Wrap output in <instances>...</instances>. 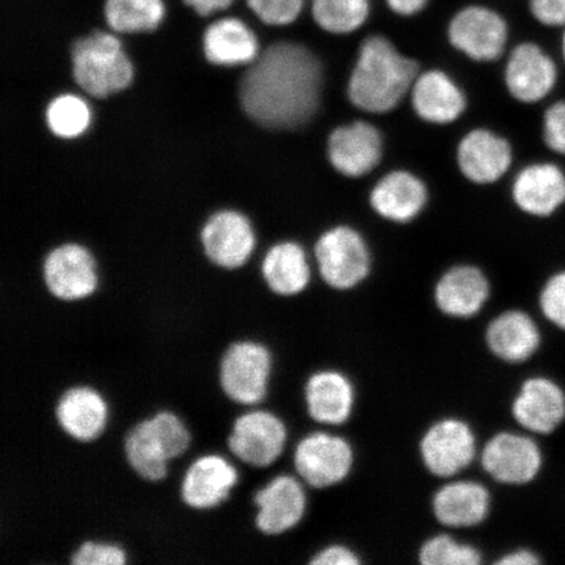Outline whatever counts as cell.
Returning a JSON list of instances; mask_svg holds the SVG:
<instances>
[{
  "label": "cell",
  "instance_id": "37",
  "mask_svg": "<svg viewBox=\"0 0 565 565\" xmlns=\"http://www.w3.org/2000/svg\"><path fill=\"white\" fill-rule=\"evenodd\" d=\"M256 15L270 25H287L299 18L303 0H247Z\"/></svg>",
  "mask_w": 565,
  "mask_h": 565
},
{
  "label": "cell",
  "instance_id": "35",
  "mask_svg": "<svg viewBox=\"0 0 565 565\" xmlns=\"http://www.w3.org/2000/svg\"><path fill=\"white\" fill-rule=\"evenodd\" d=\"M70 565H127V554L117 543L86 540L71 554Z\"/></svg>",
  "mask_w": 565,
  "mask_h": 565
},
{
  "label": "cell",
  "instance_id": "43",
  "mask_svg": "<svg viewBox=\"0 0 565 565\" xmlns=\"http://www.w3.org/2000/svg\"><path fill=\"white\" fill-rule=\"evenodd\" d=\"M189 6L200 13V15L209 17L211 13L227 9L233 0H185Z\"/></svg>",
  "mask_w": 565,
  "mask_h": 565
},
{
  "label": "cell",
  "instance_id": "42",
  "mask_svg": "<svg viewBox=\"0 0 565 565\" xmlns=\"http://www.w3.org/2000/svg\"><path fill=\"white\" fill-rule=\"evenodd\" d=\"M387 6L401 17H413L424 10L428 0H386Z\"/></svg>",
  "mask_w": 565,
  "mask_h": 565
},
{
  "label": "cell",
  "instance_id": "13",
  "mask_svg": "<svg viewBox=\"0 0 565 565\" xmlns=\"http://www.w3.org/2000/svg\"><path fill=\"white\" fill-rule=\"evenodd\" d=\"M238 479V468L227 457L221 454L198 456L188 465L181 478L182 503L192 510H214L230 498Z\"/></svg>",
  "mask_w": 565,
  "mask_h": 565
},
{
  "label": "cell",
  "instance_id": "17",
  "mask_svg": "<svg viewBox=\"0 0 565 565\" xmlns=\"http://www.w3.org/2000/svg\"><path fill=\"white\" fill-rule=\"evenodd\" d=\"M557 68L539 45L525 42L515 46L505 67V86L515 100L534 104L547 97L556 86Z\"/></svg>",
  "mask_w": 565,
  "mask_h": 565
},
{
  "label": "cell",
  "instance_id": "6",
  "mask_svg": "<svg viewBox=\"0 0 565 565\" xmlns=\"http://www.w3.org/2000/svg\"><path fill=\"white\" fill-rule=\"evenodd\" d=\"M353 450L343 437L328 433H312L295 444L292 466L303 484L323 490L337 486L350 476Z\"/></svg>",
  "mask_w": 565,
  "mask_h": 565
},
{
  "label": "cell",
  "instance_id": "1",
  "mask_svg": "<svg viewBox=\"0 0 565 565\" xmlns=\"http://www.w3.org/2000/svg\"><path fill=\"white\" fill-rule=\"evenodd\" d=\"M323 74L308 47L278 42L246 71L239 89L244 110L254 122L274 130H294L312 121L320 108Z\"/></svg>",
  "mask_w": 565,
  "mask_h": 565
},
{
  "label": "cell",
  "instance_id": "7",
  "mask_svg": "<svg viewBox=\"0 0 565 565\" xmlns=\"http://www.w3.org/2000/svg\"><path fill=\"white\" fill-rule=\"evenodd\" d=\"M316 259L323 281L338 291L355 288L371 270L363 237L345 225L323 233L316 245Z\"/></svg>",
  "mask_w": 565,
  "mask_h": 565
},
{
  "label": "cell",
  "instance_id": "10",
  "mask_svg": "<svg viewBox=\"0 0 565 565\" xmlns=\"http://www.w3.org/2000/svg\"><path fill=\"white\" fill-rule=\"evenodd\" d=\"M480 458L487 475L508 486L533 482L543 465L540 445L532 437L514 433L494 435Z\"/></svg>",
  "mask_w": 565,
  "mask_h": 565
},
{
  "label": "cell",
  "instance_id": "36",
  "mask_svg": "<svg viewBox=\"0 0 565 565\" xmlns=\"http://www.w3.org/2000/svg\"><path fill=\"white\" fill-rule=\"evenodd\" d=\"M543 316L565 331V270L553 275L543 286L540 295Z\"/></svg>",
  "mask_w": 565,
  "mask_h": 565
},
{
  "label": "cell",
  "instance_id": "5",
  "mask_svg": "<svg viewBox=\"0 0 565 565\" xmlns=\"http://www.w3.org/2000/svg\"><path fill=\"white\" fill-rule=\"evenodd\" d=\"M74 77L95 97H106L129 87L134 68L121 42L110 33L96 32L77 40L73 49Z\"/></svg>",
  "mask_w": 565,
  "mask_h": 565
},
{
  "label": "cell",
  "instance_id": "28",
  "mask_svg": "<svg viewBox=\"0 0 565 565\" xmlns=\"http://www.w3.org/2000/svg\"><path fill=\"white\" fill-rule=\"evenodd\" d=\"M203 46L204 54L214 65H243L258 56L256 35L237 19H223L210 25L204 33Z\"/></svg>",
  "mask_w": 565,
  "mask_h": 565
},
{
  "label": "cell",
  "instance_id": "44",
  "mask_svg": "<svg viewBox=\"0 0 565 565\" xmlns=\"http://www.w3.org/2000/svg\"><path fill=\"white\" fill-rule=\"evenodd\" d=\"M562 53H563V58L565 61V31L563 33V39H562Z\"/></svg>",
  "mask_w": 565,
  "mask_h": 565
},
{
  "label": "cell",
  "instance_id": "41",
  "mask_svg": "<svg viewBox=\"0 0 565 565\" xmlns=\"http://www.w3.org/2000/svg\"><path fill=\"white\" fill-rule=\"evenodd\" d=\"M541 559L533 551L520 548L501 556L497 562L499 565H536Z\"/></svg>",
  "mask_w": 565,
  "mask_h": 565
},
{
  "label": "cell",
  "instance_id": "21",
  "mask_svg": "<svg viewBox=\"0 0 565 565\" xmlns=\"http://www.w3.org/2000/svg\"><path fill=\"white\" fill-rule=\"evenodd\" d=\"M513 200L525 214L553 215L565 203V173L551 162L522 169L513 183Z\"/></svg>",
  "mask_w": 565,
  "mask_h": 565
},
{
  "label": "cell",
  "instance_id": "11",
  "mask_svg": "<svg viewBox=\"0 0 565 565\" xmlns=\"http://www.w3.org/2000/svg\"><path fill=\"white\" fill-rule=\"evenodd\" d=\"M42 278L46 292L61 301H81L97 291L98 274L94 257L83 246L56 247L45 259Z\"/></svg>",
  "mask_w": 565,
  "mask_h": 565
},
{
  "label": "cell",
  "instance_id": "12",
  "mask_svg": "<svg viewBox=\"0 0 565 565\" xmlns=\"http://www.w3.org/2000/svg\"><path fill=\"white\" fill-rule=\"evenodd\" d=\"M450 44L478 62H492L505 51V20L486 7L470 6L451 19L448 30Z\"/></svg>",
  "mask_w": 565,
  "mask_h": 565
},
{
  "label": "cell",
  "instance_id": "38",
  "mask_svg": "<svg viewBox=\"0 0 565 565\" xmlns=\"http://www.w3.org/2000/svg\"><path fill=\"white\" fill-rule=\"evenodd\" d=\"M543 140L551 151L565 157V102H557L546 110Z\"/></svg>",
  "mask_w": 565,
  "mask_h": 565
},
{
  "label": "cell",
  "instance_id": "2",
  "mask_svg": "<svg viewBox=\"0 0 565 565\" xmlns=\"http://www.w3.org/2000/svg\"><path fill=\"white\" fill-rule=\"evenodd\" d=\"M418 75V62L407 58L384 35H371L360 46L349 79V100L359 110L384 115L412 92Z\"/></svg>",
  "mask_w": 565,
  "mask_h": 565
},
{
  "label": "cell",
  "instance_id": "20",
  "mask_svg": "<svg viewBox=\"0 0 565 565\" xmlns=\"http://www.w3.org/2000/svg\"><path fill=\"white\" fill-rule=\"evenodd\" d=\"M303 404L310 419L323 426H341L355 406V391L343 373L318 371L303 385Z\"/></svg>",
  "mask_w": 565,
  "mask_h": 565
},
{
  "label": "cell",
  "instance_id": "40",
  "mask_svg": "<svg viewBox=\"0 0 565 565\" xmlns=\"http://www.w3.org/2000/svg\"><path fill=\"white\" fill-rule=\"evenodd\" d=\"M310 565H358L356 553L343 545H331L318 551L309 561Z\"/></svg>",
  "mask_w": 565,
  "mask_h": 565
},
{
  "label": "cell",
  "instance_id": "30",
  "mask_svg": "<svg viewBox=\"0 0 565 565\" xmlns=\"http://www.w3.org/2000/svg\"><path fill=\"white\" fill-rule=\"evenodd\" d=\"M164 15L162 0H106V20L119 33L153 31Z\"/></svg>",
  "mask_w": 565,
  "mask_h": 565
},
{
  "label": "cell",
  "instance_id": "14",
  "mask_svg": "<svg viewBox=\"0 0 565 565\" xmlns=\"http://www.w3.org/2000/svg\"><path fill=\"white\" fill-rule=\"evenodd\" d=\"M328 157L339 173L359 179L373 171L383 158V139L363 121L337 127L328 140Z\"/></svg>",
  "mask_w": 565,
  "mask_h": 565
},
{
  "label": "cell",
  "instance_id": "34",
  "mask_svg": "<svg viewBox=\"0 0 565 565\" xmlns=\"http://www.w3.org/2000/svg\"><path fill=\"white\" fill-rule=\"evenodd\" d=\"M148 419L169 462L186 454L192 444V434L179 415L171 409H160Z\"/></svg>",
  "mask_w": 565,
  "mask_h": 565
},
{
  "label": "cell",
  "instance_id": "18",
  "mask_svg": "<svg viewBox=\"0 0 565 565\" xmlns=\"http://www.w3.org/2000/svg\"><path fill=\"white\" fill-rule=\"evenodd\" d=\"M202 244L212 264L236 270L250 258L256 238L245 216L224 211L210 218L202 232Z\"/></svg>",
  "mask_w": 565,
  "mask_h": 565
},
{
  "label": "cell",
  "instance_id": "25",
  "mask_svg": "<svg viewBox=\"0 0 565 565\" xmlns=\"http://www.w3.org/2000/svg\"><path fill=\"white\" fill-rule=\"evenodd\" d=\"M490 507L489 490L472 480H456L444 484L433 500L435 518L448 527L482 524L490 513Z\"/></svg>",
  "mask_w": 565,
  "mask_h": 565
},
{
  "label": "cell",
  "instance_id": "4",
  "mask_svg": "<svg viewBox=\"0 0 565 565\" xmlns=\"http://www.w3.org/2000/svg\"><path fill=\"white\" fill-rule=\"evenodd\" d=\"M289 444L287 423L263 406L244 409L232 423L227 448L233 463L267 470L285 456Z\"/></svg>",
  "mask_w": 565,
  "mask_h": 565
},
{
  "label": "cell",
  "instance_id": "32",
  "mask_svg": "<svg viewBox=\"0 0 565 565\" xmlns=\"http://www.w3.org/2000/svg\"><path fill=\"white\" fill-rule=\"evenodd\" d=\"M47 125L61 138H76L88 129L90 111L81 97L66 95L49 105Z\"/></svg>",
  "mask_w": 565,
  "mask_h": 565
},
{
  "label": "cell",
  "instance_id": "19",
  "mask_svg": "<svg viewBox=\"0 0 565 565\" xmlns=\"http://www.w3.org/2000/svg\"><path fill=\"white\" fill-rule=\"evenodd\" d=\"M457 161L466 179L478 185H489L510 171L512 148L492 131L472 130L459 143Z\"/></svg>",
  "mask_w": 565,
  "mask_h": 565
},
{
  "label": "cell",
  "instance_id": "39",
  "mask_svg": "<svg viewBox=\"0 0 565 565\" xmlns=\"http://www.w3.org/2000/svg\"><path fill=\"white\" fill-rule=\"evenodd\" d=\"M532 15L546 26H565V0H529Z\"/></svg>",
  "mask_w": 565,
  "mask_h": 565
},
{
  "label": "cell",
  "instance_id": "15",
  "mask_svg": "<svg viewBox=\"0 0 565 565\" xmlns=\"http://www.w3.org/2000/svg\"><path fill=\"white\" fill-rule=\"evenodd\" d=\"M512 414L530 434H553L565 420V392L548 377L527 379L515 395Z\"/></svg>",
  "mask_w": 565,
  "mask_h": 565
},
{
  "label": "cell",
  "instance_id": "23",
  "mask_svg": "<svg viewBox=\"0 0 565 565\" xmlns=\"http://www.w3.org/2000/svg\"><path fill=\"white\" fill-rule=\"evenodd\" d=\"M409 94L416 115L430 124L455 122L466 109L463 92L439 70L419 74Z\"/></svg>",
  "mask_w": 565,
  "mask_h": 565
},
{
  "label": "cell",
  "instance_id": "27",
  "mask_svg": "<svg viewBox=\"0 0 565 565\" xmlns=\"http://www.w3.org/2000/svg\"><path fill=\"white\" fill-rule=\"evenodd\" d=\"M310 275L306 252L298 244L281 243L266 254L263 277L268 289L280 298H294L306 291Z\"/></svg>",
  "mask_w": 565,
  "mask_h": 565
},
{
  "label": "cell",
  "instance_id": "8",
  "mask_svg": "<svg viewBox=\"0 0 565 565\" xmlns=\"http://www.w3.org/2000/svg\"><path fill=\"white\" fill-rule=\"evenodd\" d=\"M254 525L267 536L298 529L308 511L306 484L298 476L277 472L253 494Z\"/></svg>",
  "mask_w": 565,
  "mask_h": 565
},
{
  "label": "cell",
  "instance_id": "16",
  "mask_svg": "<svg viewBox=\"0 0 565 565\" xmlns=\"http://www.w3.org/2000/svg\"><path fill=\"white\" fill-rule=\"evenodd\" d=\"M55 420L71 439L95 441L108 426L109 406L104 395L90 385L66 388L56 401Z\"/></svg>",
  "mask_w": 565,
  "mask_h": 565
},
{
  "label": "cell",
  "instance_id": "26",
  "mask_svg": "<svg viewBox=\"0 0 565 565\" xmlns=\"http://www.w3.org/2000/svg\"><path fill=\"white\" fill-rule=\"evenodd\" d=\"M427 198V188L418 177L395 171L377 182L370 200L380 216L395 223H408L420 214Z\"/></svg>",
  "mask_w": 565,
  "mask_h": 565
},
{
  "label": "cell",
  "instance_id": "29",
  "mask_svg": "<svg viewBox=\"0 0 565 565\" xmlns=\"http://www.w3.org/2000/svg\"><path fill=\"white\" fill-rule=\"evenodd\" d=\"M124 456L136 475L148 482H160L168 476V458L154 435L150 419H141L124 437Z\"/></svg>",
  "mask_w": 565,
  "mask_h": 565
},
{
  "label": "cell",
  "instance_id": "33",
  "mask_svg": "<svg viewBox=\"0 0 565 565\" xmlns=\"http://www.w3.org/2000/svg\"><path fill=\"white\" fill-rule=\"evenodd\" d=\"M419 562L424 565H478L482 562V554L476 547L440 534L424 542Z\"/></svg>",
  "mask_w": 565,
  "mask_h": 565
},
{
  "label": "cell",
  "instance_id": "22",
  "mask_svg": "<svg viewBox=\"0 0 565 565\" xmlns=\"http://www.w3.org/2000/svg\"><path fill=\"white\" fill-rule=\"evenodd\" d=\"M490 298V282L475 266H456L445 273L435 288L437 308L455 318L477 316Z\"/></svg>",
  "mask_w": 565,
  "mask_h": 565
},
{
  "label": "cell",
  "instance_id": "9",
  "mask_svg": "<svg viewBox=\"0 0 565 565\" xmlns=\"http://www.w3.org/2000/svg\"><path fill=\"white\" fill-rule=\"evenodd\" d=\"M420 456L430 475L451 478L468 469L477 456V439L468 423L443 419L427 429L420 441Z\"/></svg>",
  "mask_w": 565,
  "mask_h": 565
},
{
  "label": "cell",
  "instance_id": "31",
  "mask_svg": "<svg viewBox=\"0 0 565 565\" xmlns=\"http://www.w3.org/2000/svg\"><path fill=\"white\" fill-rule=\"evenodd\" d=\"M370 0H312V15L324 32L349 34L370 17Z\"/></svg>",
  "mask_w": 565,
  "mask_h": 565
},
{
  "label": "cell",
  "instance_id": "24",
  "mask_svg": "<svg viewBox=\"0 0 565 565\" xmlns=\"http://www.w3.org/2000/svg\"><path fill=\"white\" fill-rule=\"evenodd\" d=\"M486 342L494 356L505 363L520 364L541 348V331L527 313L508 310L490 322Z\"/></svg>",
  "mask_w": 565,
  "mask_h": 565
},
{
  "label": "cell",
  "instance_id": "3",
  "mask_svg": "<svg viewBox=\"0 0 565 565\" xmlns=\"http://www.w3.org/2000/svg\"><path fill=\"white\" fill-rule=\"evenodd\" d=\"M273 373V351L252 339L230 343L218 360V385L225 397L246 408L263 404Z\"/></svg>",
  "mask_w": 565,
  "mask_h": 565
}]
</instances>
